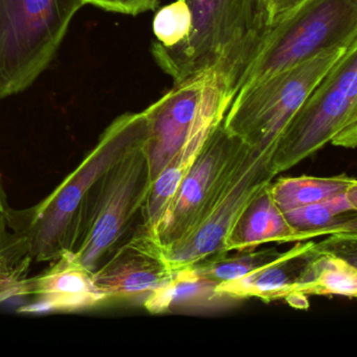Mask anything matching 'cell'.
Here are the masks:
<instances>
[{"mask_svg": "<svg viewBox=\"0 0 357 357\" xmlns=\"http://www.w3.org/2000/svg\"><path fill=\"white\" fill-rule=\"evenodd\" d=\"M245 252L243 256L237 257H225V255H219L206 259L197 264H194L193 266H195L202 275H206L219 285L241 279L248 273L265 266L283 254H279L273 250L262 252L250 250Z\"/></svg>", "mask_w": 357, "mask_h": 357, "instance_id": "cell-19", "label": "cell"}, {"mask_svg": "<svg viewBox=\"0 0 357 357\" xmlns=\"http://www.w3.org/2000/svg\"><path fill=\"white\" fill-rule=\"evenodd\" d=\"M216 288L214 281L192 265L173 271L162 285L146 296L143 305L148 312L162 314L177 309L206 307L212 303L227 301Z\"/></svg>", "mask_w": 357, "mask_h": 357, "instance_id": "cell-15", "label": "cell"}, {"mask_svg": "<svg viewBox=\"0 0 357 357\" xmlns=\"http://www.w3.org/2000/svg\"><path fill=\"white\" fill-rule=\"evenodd\" d=\"M233 99V86L227 75L212 68L174 83L144 110L148 127L144 149L152 185L192 131L204 121L225 118Z\"/></svg>", "mask_w": 357, "mask_h": 357, "instance_id": "cell-9", "label": "cell"}, {"mask_svg": "<svg viewBox=\"0 0 357 357\" xmlns=\"http://www.w3.org/2000/svg\"><path fill=\"white\" fill-rule=\"evenodd\" d=\"M292 292L356 298L357 269L347 259L319 248L296 275Z\"/></svg>", "mask_w": 357, "mask_h": 357, "instance_id": "cell-16", "label": "cell"}, {"mask_svg": "<svg viewBox=\"0 0 357 357\" xmlns=\"http://www.w3.org/2000/svg\"><path fill=\"white\" fill-rule=\"evenodd\" d=\"M313 241L300 243L284 252L279 258L245 277L217 285V292L227 300L257 298L263 301L284 298L294 290L296 278H290L288 263L317 248Z\"/></svg>", "mask_w": 357, "mask_h": 357, "instance_id": "cell-14", "label": "cell"}, {"mask_svg": "<svg viewBox=\"0 0 357 357\" xmlns=\"http://www.w3.org/2000/svg\"><path fill=\"white\" fill-rule=\"evenodd\" d=\"M172 273L162 246L139 225L93 271V279L107 301L145 300Z\"/></svg>", "mask_w": 357, "mask_h": 357, "instance_id": "cell-11", "label": "cell"}, {"mask_svg": "<svg viewBox=\"0 0 357 357\" xmlns=\"http://www.w3.org/2000/svg\"><path fill=\"white\" fill-rule=\"evenodd\" d=\"M284 216L290 225L298 231H314L340 227L348 223L356 222V218L337 215L333 212L327 200L317 204H306L298 208L283 211Z\"/></svg>", "mask_w": 357, "mask_h": 357, "instance_id": "cell-20", "label": "cell"}, {"mask_svg": "<svg viewBox=\"0 0 357 357\" xmlns=\"http://www.w3.org/2000/svg\"><path fill=\"white\" fill-rule=\"evenodd\" d=\"M82 3L112 13L137 16L158 8L160 0H82Z\"/></svg>", "mask_w": 357, "mask_h": 357, "instance_id": "cell-21", "label": "cell"}, {"mask_svg": "<svg viewBox=\"0 0 357 357\" xmlns=\"http://www.w3.org/2000/svg\"><path fill=\"white\" fill-rule=\"evenodd\" d=\"M357 185L356 179L346 174L330 177H283L269 185V196L282 211L325 202Z\"/></svg>", "mask_w": 357, "mask_h": 357, "instance_id": "cell-17", "label": "cell"}, {"mask_svg": "<svg viewBox=\"0 0 357 357\" xmlns=\"http://www.w3.org/2000/svg\"><path fill=\"white\" fill-rule=\"evenodd\" d=\"M348 47L324 52L241 89L225 114L223 129L250 147L275 151L298 108Z\"/></svg>", "mask_w": 357, "mask_h": 357, "instance_id": "cell-7", "label": "cell"}, {"mask_svg": "<svg viewBox=\"0 0 357 357\" xmlns=\"http://www.w3.org/2000/svg\"><path fill=\"white\" fill-rule=\"evenodd\" d=\"M20 296H33L36 304L26 311H80L107 302L96 285L93 273L79 264L72 255L53 261L40 275L26 279Z\"/></svg>", "mask_w": 357, "mask_h": 357, "instance_id": "cell-12", "label": "cell"}, {"mask_svg": "<svg viewBox=\"0 0 357 357\" xmlns=\"http://www.w3.org/2000/svg\"><path fill=\"white\" fill-rule=\"evenodd\" d=\"M191 35L174 51H152L174 83L204 70L225 73L235 86L271 26L266 0H188Z\"/></svg>", "mask_w": 357, "mask_h": 357, "instance_id": "cell-2", "label": "cell"}, {"mask_svg": "<svg viewBox=\"0 0 357 357\" xmlns=\"http://www.w3.org/2000/svg\"><path fill=\"white\" fill-rule=\"evenodd\" d=\"M11 212L12 208L8 204L7 194L3 187L1 174H0V252L6 248L11 239V229H10Z\"/></svg>", "mask_w": 357, "mask_h": 357, "instance_id": "cell-22", "label": "cell"}, {"mask_svg": "<svg viewBox=\"0 0 357 357\" xmlns=\"http://www.w3.org/2000/svg\"><path fill=\"white\" fill-rule=\"evenodd\" d=\"M352 234H356V222L329 229L298 231L288 223L283 211L273 202L266 191L250 206L242 217L227 245V252L233 250L250 252L268 242H301L325 236Z\"/></svg>", "mask_w": 357, "mask_h": 357, "instance_id": "cell-13", "label": "cell"}, {"mask_svg": "<svg viewBox=\"0 0 357 357\" xmlns=\"http://www.w3.org/2000/svg\"><path fill=\"white\" fill-rule=\"evenodd\" d=\"M273 158L275 150L244 144L199 222L178 243L165 250L172 271L227 254L242 217L279 174Z\"/></svg>", "mask_w": 357, "mask_h": 357, "instance_id": "cell-8", "label": "cell"}, {"mask_svg": "<svg viewBox=\"0 0 357 357\" xmlns=\"http://www.w3.org/2000/svg\"><path fill=\"white\" fill-rule=\"evenodd\" d=\"M84 6L82 0H0V99L32 86Z\"/></svg>", "mask_w": 357, "mask_h": 357, "instance_id": "cell-5", "label": "cell"}, {"mask_svg": "<svg viewBox=\"0 0 357 357\" xmlns=\"http://www.w3.org/2000/svg\"><path fill=\"white\" fill-rule=\"evenodd\" d=\"M144 145L114 162L87 194L70 255L91 273L128 236L149 195L152 183Z\"/></svg>", "mask_w": 357, "mask_h": 357, "instance_id": "cell-6", "label": "cell"}, {"mask_svg": "<svg viewBox=\"0 0 357 357\" xmlns=\"http://www.w3.org/2000/svg\"><path fill=\"white\" fill-rule=\"evenodd\" d=\"M193 26V16L188 0H175L160 8L152 22L156 41L152 51H174L185 45Z\"/></svg>", "mask_w": 357, "mask_h": 357, "instance_id": "cell-18", "label": "cell"}, {"mask_svg": "<svg viewBox=\"0 0 357 357\" xmlns=\"http://www.w3.org/2000/svg\"><path fill=\"white\" fill-rule=\"evenodd\" d=\"M284 298L294 308L308 309L309 301L306 294H301V292H291Z\"/></svg>", "mask_w": 357, "mask_h": 357, "instance_id": "cell-24", "label": "cell"}, {"mask_svg": "<svg viewBox=\"0 0 357 357\" xmlns=\"http://www.w3.org/2000/svg\"><path fill=\"white\" fill-rule=\"evenodd\" d=\"M303 1L304 0H266L271 24Z\"/></svg>", "mask_w": 357, "mask_h": 357, "instance_id": "cell-23", "label": "cell"}, {"mask_svg": "<svg viewBox=\"0 0 357 357\" xmlns=\"http://www.w3.org/2000/svg\"><path fill=\"white\" fill-rule=\"evenodd\" d=\"M243 145V142L229 135L222 124L212 133L153 229L149 231L164 252L178 243L199 222Z\"/></svg>", "mask_w": 357, "mask_h": 357, "instance_id": "cell-10", "label": "cell"}, {"mask_svg": "<svg viewBox=\"0 0 357 357\" xmlns=\"http://www.w3.org/2000/svg\"><path fill=\"white\" fill-rule=\"evenodd\" d=\"M147 135L143 112L118 116L79 166L49 196L31 208H12L10 229L32 262H53L74 252L89 190L119 158L145 143Z\"/></svg>", "mask_w": 357, "mask_h": 357, "instance_id": "cell-1", "label": "cell"}, {"mask_svg": "<svg viewBox=\"0 0 357 357\" xmlns=\"http://www.w3.org/2000/svg\"><path fill=\"white\" fill-rule=\"evenodd\" d=\"M357 41V0H304L275 20L240 75L235 96L267 77Z\"/></svg>", "mask_w": 357, "mask_h": 357, "instance_id": "cell-3", "label": "cell"}, {"mask_svg": "<svg viewBox=\"0 0 357 357\" xmlns=\"http://www.w3.org/2000/svg\"><path fill=\"white\" fill-rule=\"evenodd\" d=\"M357 43L313 89L282 133L275 151L278 172L294 168L332 144L356 147Z\"/></svg>", "mask_w": 357, "mask_h": 357, "instance_id": "cell-4", "label": "cell"}]
</instances>
